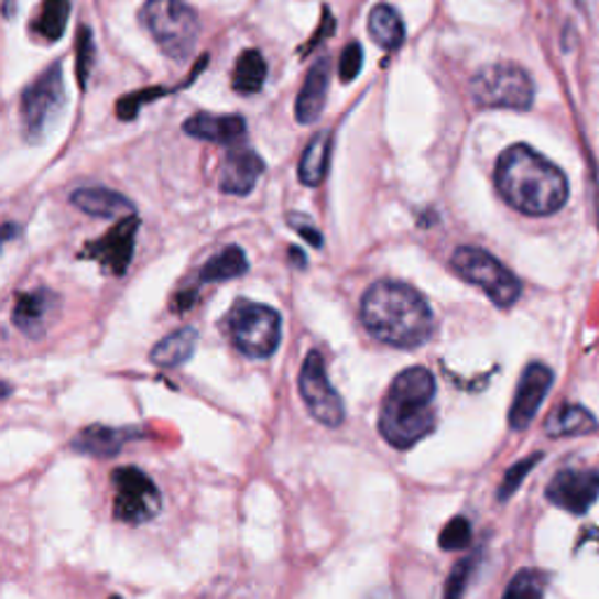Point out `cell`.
Segmentation results:
<instances>
[{
  "label": "cell",
  "instance_id": "6da1fadb",
  "mask_svg": "<svg viewBox=\"0 0 599 599\" xmlns=\"http://www.w3.org/2000/svg\"><path fill=\"white\" fill-rule=\"evenodd\" d=\"M361 322L389 347L417 349L434 333V312L426 297L403 281L382 279L361 297Z\"/></svg>",
  "mask_w": 599,
  "mask_h": 599
},
{
  "label": "cell",
  "instance_id": "7a4b0ae2",
  "mask_svg": "<svg viewBox=\"0 0 599 599\" xmlns=\"http://www.w3.org/2000/svg\"><path fill=\"white\" fill-rule=\"evenodd\" d=\"M494 183L501 199L524 216H551L569 197L567 176L551 160L522 143L503 150Z\"/></svg>",
  "mask_w": 599,
  "mask_h": 599
},
{
  "label": "cell",
  "instance_id": "3957f363",
  "mask_svg": "<svg viewBox=\"0 0 599 599\" xmlns=\"http://www.w3.org/2000/svg\"><path fill=\"white\" fill-rule=\"evenodd\" d=\"M436 380L415 366L393 378L380 407V434L396 449H410L436 428Z\"/></svg>",
  "mask_w": 599,
  "mask_h": 599
},
{
  "label": "cell",
  "instance_id": "277c9868",
  "mask_svg": "<svg viewBox=\"0 0 599 599\" xmlns=\"http://www.w3.org/2000/svg\"><path fill=\"white\" fill-rule=\"evenodd\" d=\"M141 24L168 59L185 64L193 56L199 41V19L183 0H145Z\"/></svg>",
  "mask_w": 599,
  "mask_h": 599
},
{
  "label": "cell",
  "instance_id": "5b68a950",
  "mask_svg": "<svg viewBox=\"0 0 599 599\" xmlns=\"http://www.w3.org/2000/svg\"><path fill=\"white\" fill-rule=\"evenodd\" d=\"M222 330L243 356L268 359L281 342V316L276 309L253 300H237L222 318Z\"/></svg>",
  "mask_w": 599,
  "mask_h": 599
},
{
  "label": "cell",
  "instance_id": "8992f818",
  "mask_svg": "<svg viewBox=\"0 0 599 599\" xmlns=\"http://www.w3.org/2000/svg\"><path fill=\"white\" fill-rule=\"evenodd\" d=\"M449 265L468 284L478 286L501 309L513 307L520 300V279L484 249L459 247L449 258Z\"/></svg>",
  "mask_w": 599,
  "mask_h": 599
},
{
  "label": "cell",
  "instance_id": "52a82bcc",
  "mask_svg": "<svg viewBox=\"0 0 599 599\" xmlns=\"http://www.w3.org/2000/svg\"><path fill=\"white\" fill-rule=\"evenodd\" d=\"M468 89H471L473 101L482 108L527 110L534 104V83L530 73L511 62L482 66L471 78Z\"/></svg>",
  "mask_w": 599,
  "mask_h": 599
},
{
  "label": "cell",
  "instance_id": "ba28073f",
  "mask_svg": "<svg viewBox=\"0 0 599 599\" xmlns=\"http://www.w3.org/2000/svg\"><path fill=\"white\" fill-rule=\"evenodd\" d=\"M66 106L62 64H52L41 78L22 91V131L29 143H41Z\"/></svg>",
  "mask_w": 599,
  "mask_h": 599
},
{
  "label": "cell",
  "instance_id": "9c48e42d",
  "mask_svg": "<svg viewBox=\"0 0 599 599\" xmlns=\"http://www.w3.org/2000/svg\"><path fill=\"white\" fill-rule=\"evenodd\" d=\"M112 515L127 524H143L155 520L162 511V494L153 478L137 466H120L110 476Z\"/></svg>",
  "mask_w": 599,
  "mask_h": 599
},
{
  "label": "cell",
  "instance_id": "30bf717a",
  "mask_svg": "<svg viewBox=\"0 0 599 599\" xmlns=\"http://www.w3.org/2000/svg\"><path fill=\"white\" fill-rule=\"evenodd\" d=\"M300 396H303L309 415L328 428H337L345 422V403L342 396L335 391V386L328 380L324 356L318 349H312L305 356L303 370H300Z\"/></svg>",
  "mask_w": 599,
  "mask_h": 599
},
{
  "label": "cell",
  "instance_id": "8fae6325",
  "mask_svg": "<svg viewBox=\"0 0 599 599\" xmlns=\"http://www.w3.org/2000/svg\"><path fill=\"white\" fill-rule=\"evenodd\" d=\"M546 499L571 515H586L599 499V471L565 468L548 482Z\"/></svg>",
  "mask_w": 599,
  "mask_h": 599
},
{
  "label": "cell",
  "instance_id": "7c38bea8",
  "mask_svg": "<svg viewBox=\"0 0 599 599\" xmlns=\"http://www.w3.org/2000/svg\"><path fill=\"white\" fill-rule=\"evenodd\" d=\"M139 218L131 214L124 216L116 228L108 230L101 239L87 243V249L83 251V258L97 260L99 265L108 272L122 276L127 268L131 265V258H134V243H137V232H139Z\"/></svg>",
  "mask_w": 599,
  "mask_h": 599
},
{
  "label": "cell",
  "instance_id": "4fadbf2b",
  "mask_svg": "<svg viewBox=\"0 0 599 599\" xmlns=\"http://www.w3.org/2000/svg\"><path fill=\"white\" fill-rule=\"evenodd\" d=\"M553 380H555V374L548 366L530 363L527 368H524L522 378L518 382V389H515L513 405L509 410V424L513 431L527 428L534 422L541 403L546 401V396H548Z\"/></svg>",
  "mask_w": 599,
  "mask_h": 599
},
{
  "label": "cell",
  "instance_id": "5bb4252c",
  "mask_svg": "<svg viewBox=\"0 0 599 599\" xmlns=\"http://www.w3.org/2000/svg\"><path fill=\"white\" fill-rule=\"evenodd\" d=\"M56 307H59V295L50 288L17 293L12 324L29 337H41L56 314Z\"/></svg>",
  "mask_w": 599,
  "mask_h": 599
},
{
  "label": "cell",
  "instance_id": "9a60e30c",
  "mask_svg": "<svg viewBox=\"0 0 599 599\" xmlns=\"http://www.w3.org/2000/svg\"><path fill=\"white\" fill-rule=\"evenodd\" d=\"M265 172V162L258 153L249 148H235L230 150V155L225 157L222 164V174H220V190L225 195H235L243 197L249 195L258 178Z\"/></svg>",
  "mask_w": 599,
  "mask_h": 599
},
{
  "label": "cell",
  "instance_id": "2e32d148",
  "mask_svg": "<svg viewBox=\"0 0 599 599\" xmlns=\"http://www.w3.org/2000/svg\"><path fill=\"white\" fill-rule=\"evenodd\" d=\"M328 85H330V62L328 56H318L312 64V68L305 75L303 89L297 94L295 101V120L300 124H314L322 116L328 97Z\"/></svg>",
  "mask_w": 599,
  "mask_h": 599
},
{
  "label": "cell",
  "instance_id": "e0dca14e",
  "mask_svg": "<svg viewBox=\"0 0 599 599\" xmlns=\"http://www.w3.org/2000/svg\"><path fill=\"white\" fill-rule=\"evenodd\" d=\"M183 131L187 137L199 141L237 145L247 137V120L241 116H209V112H197V116L183 122Z\"/></svg>",
  "mask_w": 599,
  "mask_h": 599
},
{
  "label": "cell",
  "instance_id": "ac0fdd59",
  "mask_svg": "<svg viewBox=\"0 0 599 599\" xmlns=\"http://www.w3.org/2000/svg\"><path fill=\"white\" fill-rule=\"evenodd\" d=\"M139 434L137 428L129 426H104V424H94L83 428L78 436L73 438V449H78L80 455H89V457H99V459H108L116 457L120 449Z\"/></svg>",
  "mask_w": 599,
  "mask_h": 599
},
{
  "label": "cell",
  "instance_id": "d6986e66",
  "mask_svg": "<svg viewBox=\"0 0 599 599\" xmlns=\"http://www.w3.org/2000/svg\"><path fill=\"white\" fill-rule=\"evenodd\" d=\"M70 204L78 206L87 216L97 218H120L134 214V204H131L124 195L108 190V187H78L70 195Z\"/></svg>",
  "mask_w": 599,
  "mask_h": 599
},
{
  "label": "cell",
  "instance_id": "ffe728a7",
  "mask_svg": "<svg viewBox=\"0 0 599 599\" xmlns=\"http://www.w3.org/2000/svg\"><path fill=\"white\" fill-rule=\"evenodd\" d=\"M333 155V134L330 131H318L307 143L303 157L297 164V178L307 187H318L324 183Z\"/></svg>",
  "mask_w": 599,
  "mask_h": 599
},
{
  "label": "cell",
  "instance_id": "44dd1931",
  "mask_svg": "<svg viewBox=\"0 0 599 599\" xmlns=\"http://www.w3.org/2000/svg\"><path fill=\"white\" fill-rule=\"evenodd\" d=\"M597 431V420L590 410L576 403L559 405L546 422V436L551 438H576L590 436Z\"/></svg>",
  "mask_w": 599,
  "mask_h": 599
},
{
  "label": "cell",
  "instance_id": "7402d4cb",
  "mask_svg": "<svg viewBox=\"0 0 599 599\" xmlns=\"http://www.w3.org/2000/svg\"><path fill=\"white\" fill-rule=\"evenodd\" d=\"M199 342V333L190 326H185L172 335H166L164 340L155 345L150 351V361L157 368H178L195 353Z\"/></svg>",
  "mask_w": 599,
  "mask_h": 599
},
{
  "label": "cell",
  "instance_id": "603a6c76",
  "mask_svg": "<svg viewBox=\"0 0 599 599\" xmlns=\"http://www.w3.org/2000/svg\"><path fill=\"white\" fill-rule=\"evenodd\" d=\"M368 33L382 50H399L405 41V24L401 14L386 3L374 6L368 19Z\"/></svg>",
  "mask_w": 599,
  "mask_h": 599
},
{
  "label": "cell",
  "instance_id": "cb8c5ba5",
  "mask_svg": "<svg viewBox=\"0 0 599 599\" xmlns=\"http://www.w3.org/2000/svg\"><path fill=\"white\" fill-rule=\"evenodd\" d=\"M268 80V62L258 50H247L239 54L235 73H232V87L237 94L251 97L265 87Z\"/></svg>",
  "mask_w": 599,
  "mask_h": 599
},
{
  "label": "cell",
  "instance_id": "d4e9b609",
  "mask_svg": "<svg viewBox=\"0 0 599 599\" xmlns=\"http://www.w3.org/2000/svg\"><path fill=\"white\" fill-rule=\"evenodd\" d=\"M249 260L239 247H228L216 253L206 265L199 270L202 284H218V281H230L241 274H247Z\"/></svg>",
  "mask_w": 599,
  "mask_h": 599
},
{
  "label": "cell",
  "instance_id": "484cf974",
  "mask_svg": "<svg viewBox=\"0 0 599 599\" xmlns=\"http://www.w3.org/2000/svg\"><path fill=\"white\" fill-rule=\"evenodd\" d=\"M70 17V0H45L41 14L35 17L33 29L47 43H56L64 35Z\"/></svg>",
  "mask_w": 599,
  "mask_h": 599
},
{
  "label": "cell",
  "instance_id": "4316f807",
  "mask_svg": "<svg viewBox=\"0 0 599 599\" xmlns=\"http://www.w3.org/2000/svg\"><path fill=\"white\" fill-rule=\"evenodd\" d=\"M548 578L538 569H520L501 599H543Z\"/></svg>",
  "mask_w": 599,
  "mask_h": 599
},
{
  "label": "cell",
  "instance_id": "83f0119b",
  "mask_svg": "<svg viewBox=\"0 0 599 599\" xmlns=\"http://www.w3.org/2000/svg\"><path fill=\"white\" fill-rule=\"evenodd\" d=\"M543 459L541 453L532 455V457H524L522 461L513 464L509 471H505L501 484H499V492H497V499L499 501H509L518 490H520V484L524 482V478H527V473L532 471V468Z\"/></svg>",
  "mask_w": 599,
  "mask_h": 599
},
{
  "label": "cell",
  "instance_id": "f1b7e54d",
  "mask_svg": "<svg viewBox=\"0 0 599 599\" xmlns=\"http://www.w3.org/2000/svg\"><path fill=\"white\" fill-rule=\"evenodd\" d=\"M94 64V35L87 26L78 29V37H75V75H78V83L85 89L89 70Z\"/></svg>",
  "mask_w": 599,
  "mask_h": 599
},
{
  "label": "cell",
  "instance_id": "f546056e",
  "mask_svg": "<svg viewBox=\"0 0 599 599\" xmlns=\"http://www.w3.org/2000/svg\"><path fill=\"white\" fill-rule=\"evenodd\" d=\"M440 548L443 551H464L471 543V522H468L464 515H457L449 520L443 532H440Z\"/></svg>",
  "mask_w": 599,
  "mask_h": 599
},
{
  "label": "cell",
  "instance_id": "4dcf8cb0",
  "mask_svg": "<svg viewBox=\"0 0 599 599\" xmlns=\"http://www.w3.org/2000/svg\"><path fill=\"white\" fill-rule=\"evenodd\" d=\"M166 89L164 87H155V89H141V91H134V94H127V97H122L118 101V118L120 120H134L139 116V110L143 104L153 101V99H160L164 97Z\"/></svg>",
  "mask_w": 599,
  "mask_h": 599
},
{
  "label": "cell",
  "instance_id": "1f68e13d",
  "mask_svg": "<svg viewBox=\"0 0 599 599\" xmlns=\"http://www.w3.org/2000/svg\"><path fill=\"white\" fill-rule=\"evenodd\" d=\"M473 562H476L473 557H466V559L457 562L455 569L449 571L443 599H461L466 584H468V576H471V571H473Z\"/></svg>",
  "mask_w": 599,
  "mask_h": 599
},
{
  "label": "cell",
  "instance_id": "d6a6232c",
  "mask_svg": "<svg viewBox=\"0 0 599 599\" xmlns=\"http://www.w3.org/2000/svg\"><path fill=\"white\" fill-rule=\"evenodd\" d=\"M363 68V47L359 43H349L340 56V80L351 83L353 78H359V73Z\"/></svg>",
  "mask_w": 599,
  "mask_h": 599
},
{
  "label": "cell",
  "instance_id": "836d02e7",
  "mask_svg": "<svg viewBox=\"0 0 599 599\" xmlns=\"http://www.w3.org/2000/svg\"><path fill=\"white\" fill-rule=\"evenodd\" d=\"M288 222H291V228H293L297 235H303V237L312 243V247H316V249H322V247H324V237H322V232H318V230L314 228V225L309 222V218L297 216V214H291V216H288Z\"/></svg>",
  "mask_w": 599,
  "mask_h": 599
},
{
  "label": "cell",
  "instance_id": "e575fe53",
  "mask_svg": "<svg viewBox=\"0 0 599 599\" xmlns=\"http://www.w3.org/2000/svg\"><path fill=\"white\" fill-rule=\"evenodd\" d=\"M333 31H335V22H333V17H330V10L326 8V10H324V19H322V26L316 29V33L312 35V41H309V43H307L303 50H300V52H303V54L312 52V50H314L318 43H322L326 35H330Z\"/></svg>",
  "mask_w": 599,
  "mask_h": 599
},
{
  "label": "cell",
  "instance_id": "d590c367",
  "mask_svg": "<svg viewBox=\"0 0 599 599\" xmlns=\"http://www.w3.org/2000/svg\"><path fill=\"white\" fill-rule=\"evenodd\" d=\"M291 258L295 260V265H297V268H305V265H307V258H305V253L300 251V249H295V247L291 249Z\"/></svg>",
  "mask_w": 599,
  "mask_h": 599
},
{
  "label": "cell",
  "instance_id": "8d00e7d4",
  "mask_svg": "<svg viewBox=\"0 0 599 599\" xmlns=\"http://www.w3.org/2000/svg\"><path fill=\"white\" fill-rule=\"evenodd\" d=\"M14 10H17V0H3V14H6V19H12Z\"/></svg>",
  "mask_w": 599,
  "mask_h": 599
},
{
  "label": "cell",
  "instance_id": "74e56055",
  "mask_svg": "<svg viewBox=\"0 0 599 599\" xmlns=\"http://www.w3.org/2000/svg\"><path fill=\"white\" fill-rule=\"evenodd\" d=\"M110 599H122V597H118V595H116V597H110Z\"/></svg>",
  "mask_w": 599,
  "mask_h": 599
}]
</instances>
